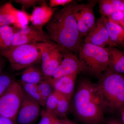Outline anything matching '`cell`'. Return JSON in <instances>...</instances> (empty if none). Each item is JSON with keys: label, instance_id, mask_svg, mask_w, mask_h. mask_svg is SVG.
I'll list each match as a JSON object with an SVG mask.
<instances>
[{"label": "cell", "instance_id": "cell-11", "mask_svg": "<svg viewBox=\"0 0 124 124\" xmlns=\"http://www.w3.org/2000/svg\"><path fill=\"white\" fill-rule=\"evenodd\" d=\"M62 53L63 56L62 62L54 71L51 78L56 79L82 72V67L77 54L63 50Z\"/></svg>", "mask_w": 124, "mask_h": 124}, {"label": "cell", "instance_id": "cell-19", "mask_svg": "<svg viewBox=\"0 0 124 124\" xmlns=\"http://www.w3.org/2000/svg\"><path fill=\"white\" fill-rule=\"evenodd\" d=\"M19 30L23 34L34 38L39 42H48L43 29L31 25V26H24Z\"/></svg>", "mask_w": 124, "mask_h": 124}, {"label": "cell", "instance_id": "cell-16", "mask_svg": "<svg viewBox=\"0 0 124 124\" xmlns=\"http://www.w3.org/2000/svg\"><path fill=\"white\" fill-rule=\"evenodd\" d=\"M106 48L109 55L108 69L124 74V52L115 47Z\"/></svg>", "mask_w": 124, "mask_h": 124}, {"label": "cell", "instance_id": "cell-23", "mask_svg": "<svg viewBox=\"0 0 124 124\" xmlns=\"http://www.w3.org/2000/svg\"><path fill=\"white\" fill-rule=\"evenodd\" d=\"M38 89L41 98V106L45 107L46 102L48 98L54 91L53 87L46 78L44 81L38 85Z\"/></svg>", "mask_w": 124, "mask_h": 124}, {"label": "cell", "instance_id": "cell-26", "mask_svg": "<svg viewBox=\"0 0 124 124\" xmlns=\"http://www.w3.org/2000/svg\"><path fill=\"white\" fill-rule=\"evenodd\" d=\"M15 81L9 74L2 73L0 75V97Z\"/></svg>", "mask_w": 124, "mask_h": 124}, {"label": "cell", "instance_id": "cell-36", "mask_svg": "<svg viewBox=\"0 0 124 124\" xmlns=\"http://www.w3.org/2000/svg\"><path fill=\"white\" fill-rule=\"evenodd\" d=\"M117 24H119V25H120L121 27H122V28H123L124 31V20H123V21H121V22H119L117 23Z\"/></svg>", "mask_w": 124, "mask_h": 124}, {"label": "cell", "instance_id": "cell-35", "mask_svg": "<svg viewBox=\"0 0 124 124\" xmlns=\"http://www.w3.org/2000/svg\"><path fill=\"white\" fill-rule=\"evenodd\" d=\"M5 62L2 56L0 55V75L2 73V70L5 66Z\"/></svg>", "mask_w": 124, "mask_h": 124}, {"label": "cell", "instance_id": "cell-8", "mask_svg": "<svg viewBox=\"0 0 124 124\" xmlns=\"http://www.w3.org/2000/svg\"><path fill=\"white\" fill-rule=\"evenodd\" d=\"M62 50L51 44L43 51L41 60V69L46 77H51L62 62Z\"/></svg>", "mask_w": 124, "mask_h": 124}, {"label": "cell", "instance_id": "cell-32", "mask_svg": "<svg viewBox=\"0 0 124 124\" xmlns=\"http://www.w3.org/2000/svg\"><path fill=\"white\" fill-rule=\"evenodd\" d=\"M111 1L116 10L124 12V0H111Z\"/></svg>", "mask_w": 124, "mask_h": 124}, {"label": "cell", "instance_id": "cell-34", "mask_svg": "<svg viewBox=\"0 0 124 124\" xmlns=\"http://www.w3.org/2000/svg\"><path fill=\"white\" fill-rule=\"evenodd\" d=\"M52 124H63L61 119L52 113Z\"/></svg>", "mask_w": 124, "mask_h": 124}, {"label": "cell", "instance_id": "cell-15", "mask_svg": "<svg viewBox=\"0 0 124 124\" xmlns=\"http://www.w3.org/2000/svg\"><path fill=\"white\" fill-rule=\"evenodd\" d=\"M2 8L6 13L12 15L15 18L16 23L13 25L14 27L19 29L28 25L30 22V15L26 11L16 8L11 1L2 5Z\"/></svg>", "mask_w": 124, "mask_h": 124}, {"label": "cell", "instance_id": "cell-25", "mask_svg": "<svg viewBox=\"0 0 124 124\" xmlns=\"http://www.w3.org/2000/svg\"><path fill=\"white\" fill-rule=\"evenodd\" d=\"M61 94L57 91H54L47 99L46 102V110L50 113H54Z\"/></svg>", "mask_w": 124, "mask_h": 124}, {"label": "cell", "instance_id": "cell-31", "mask_svg": "<svg viewBox=\"0 0 124 124\" xmlns=\"http://www.w3.org/2000/svg\"><path fill=\"white\" fill-rule=\"evenodd\" d=\"M107 18L108 20L117 23L124 20L123 12L116 10L110 16Z\"/></svg>", "mask_w": 124, "mask_h": 124}, {"label": "cell", "instance_id": "cell-13", "mask_svg": "<svg viewBox=\"0 0 124 124\" xmlns=\"http://www.w3.org/2000/svg\"><path fill=\"white\" fill-rule=\"evenodd\" d=\"M78 74L75 73L56 79L48 78L54 91L71 99L75 93L76 80Z\"/></svg>", "mask_w": 124, "mask_h": 124}, {"label": "cell", "instance_id": "cell-22", "mask_svg": "<svg viewBox=\"0 0 124 124\" xmlns=\"http://www.w3.org/2000/svg\"><path fill=\"white\" fill-rule=\"evenodd\" d=\"M22 86L24 93L30 97L38 102L40 105H41V100L38 85L28 84L22 82L21 81H18Z\"/></svg>", "mask_w": 124, "mask_h": 124}, {"label": "cell", "instance_id": "cell-38", "mask_svg": "<svg viewBox=\"0 0 124 124\" xmlns=\"http://www.w3.org/2000/svg\"><path fill=\"white\" fill-rule=\"evenodd\" d=\"M123 15H124V12H123Z\"/></svg>", "mask_w": 124, "mask_h": 124}, {"label": "cell", "instance_id": "cell-2", "mask_svg": "<svg viewBox=\"0 0 124 124\" xmlns=\"http://www.w3.org/2000/svg\"><path fill=\"white\" fill-rule=\"evenodd\" d=\"M77 3L72 0L62 8L57 9L45 27L51 39L60 47L76 54L84 42L73 15Z\"/></svg>", "mask_w": 124, "mask_h": 124}, {"label": "cell", "instance_id": "cell-17", "mask_svg": "<svg viewBox=\"0 0 124 124\" xmlns=\"http://www.w3.org/2000/svg\"><path fill=\"white\" fill-rule=\"evenodd\" d=\"M46 78L41 68L40 69L34 65L24 69L22 73L20 80L28 84L38 85Z\"/></svg>", "mask_w": 124, "mask_h": 124}, {"label": "cell", "instance_id": "cell-4", "mask_svg": "<svg viewBox=\"0 0 124 124\" xmlns=\"http://www.w3.org/2000/svg\"><path fill=\"white\" fill-rule=\"evenodd\" d=\"M51 44L40 42L23 45L0 52V55L8 59L14 70H19L41 62L42 53Z\"/></svg>", "mask_w": 124, "mask_h": 124}, {"label": "cell", "instance_id": "cell-7", "mask_svg": "<svg viewBox=\"0 0 124 124\" xmlns=\"http://www.w3.org/2000/svg\"><path fill=\"white\" fill-rule=\"evenodd\" d=\"M97 2L91 1L87 4L77 3L74 8L73 15L82 39L86 37L96 22L93 8Z\"/></svg>", "mask_w": 124, "mask_h": 124}, {"label": "cell", "instance_id": "cell-21", "mask_svg": "<svg viewBox=\"0 0 124 124\" xmlns=\"http://www.w3.org/2000/svg\"><path fill=\"white\" fill-rule=\"evenodd\" d=\"M71 99L61 94L53 114L58 118L66 117L69 110Z\"/></svg>", "mask_w": 124, "mask_h": 124}, {"label": "cell", "instance_id": "cell-18", "mask_svg": "<svg viewBox=\"0 0 124 124\" xmlns=\"http://www.w3.org/2000/svg\"><path fill=\"white\" fill-rule=\"evenodd\" d=\"M15 27L11 25L0 27V52L8 50L11 48Z\"/></svg>", "mask_w": 124, "mask_h": 124}, {"label": "cell", "instance_id": "cell-29", "mask_svg": "<svg viewBox=\"0 0 124 124\" xmlns=\"http://www.w3.org/2000/svg\"><path fill=\"white\" fill-rule=\"evenodd\" d=\"M41 119L39 124H52V113L46 110L41 111Z\"/></svg>", "mask_w": 124, "mask_h": 124}, {"label": "cell", "instance_id": "cell-37", "mask_svg": "<svg viewBox=\"0 0 124 124\" xmlns=\"http://www.w3.org/2000/svg\"><path fill=\"white\" fill-rule=\"evenodd\" d=\"M122 121L124 124V109L121 111Z\"/></svg>", "mask_w": 124, "mask_h": 124}, {"label": "cell", "instance_id": "cell-10", "mask_svg": "<svg viewBox=\"0 0 124 124\" xmlns=\"http://www.w3.org/2000/svg\"><path fill=\"white\" fill-rule=\"evenodd\" d=\"M108 19L101 15L94 26L84 40L85 43H90L102 48L108 45L109 36L107 28Z\"/></svg>", "mask_w": 124, "mask_h": 124}, {"label": "cell", "instance_id": "cell-14", "mask_svg": "<svg viewBox=\"0 0 124 124\" xmlns=\"http://www.w3.org/2000/svg\"><path fill=\"white\" fill-rule=\"evenodd\" d=\"M106 25L109 36L108 47H124V31L122 27L108 19Z\"/></svg>", "mask_w": 124, "mask_h": 124}, {"label": "cell", "instance_id": "cell-28", "mask_svg": "<svg viewBox=\"0 0 124 124\" xmlns=\"http://www.w3.org/2000/svg\"><path fill=\"white\" fill-rule=\"evenodd\" d=\"M15 2L20 5L22 7V10H26L31 8L42 4L45 1L44 0H15Z\"/></svg>", "mask_w": 124, "mask_h": 124}, {"label": "cell", "instance_id": "cell-40", "mask_svg": "<svg viewBox=\"0 0 124 124\" xmlns=\"http://www.w3.org/2000/svg\"></svg>", "mask_w": 124, "mask_h": 124}, {"label": "cell", "instance_id": "cell-20", "mask_svg": "<svg viewBox=\"0 0 124 124\" xmlns=\"http://www.w3.org/2000/svg\"><path fill=\"white\" fill-rule=\"evenodd\" d=\"M15 28L16 30L14 33L12 44L10 49L23 45L40 42L31 37L23 34L19 31V29Z\"/></svg>", "mask_w": 124, "mask_h": 124}, {"label": "cell", "instance_id": "cell-5", "mask_svg": "<svg viewBox=\"0 0 124 124\" xmlns=\"http://www.w3.org/2000/svg\"><path fill=\"white\" fill-rule=\"evenodd\" d=\"M78 54L82 72L100 78L108 69L109 55L106 47L83 42Z\"/></svg>", "mask_w": 124, "mask_h": 124}, {"label": "cell", "instance_id": "cell-12", "mask_svg": "<svg viewBox=\"0 0 124 124\" xmlns=\"http://www.w3.org/2000/svg\"><path fill=\"white\" fill-rule=\"evenodd\" d=\"M57 9V8L50 7L46 1L42 4L33 7L32 13L30 15L31 25L43 29V26L50 21Z\"/></svg>", "mask_w": 124, "mask_h": 124}, {"label": "cell", "instance_id": "cell-33", "mask_svg": "<svg viewBox=\"0 0 124 124\" xmlns=\"http://www.w3.org/2000/svg\"><path fill=\"white\" fill-rule=\"evenodd\" d=\"M15 122L9 118L0 116V124H14Z\"/></svg>", "mask_w": 124, "mask_h": 124}, {"label": "cell", "instance_id": "cell-24", "mask_svg": "<svg viewBox=\"0 0 124 124\" xmlns=\"http://www.w3.org/2000/svg\"><path fill=\"white\" fill-rule=\"evenodd\" d=\"M99 2V11L101 15L109 17L116 10L111 0H100Z\"/></svg>", "mask_w": 124, "mask_h": 124}, {"label": "cell", "instance_id": "cell-6", "mask_svg": "<svg viewBox=\"0 0 124 124\" xmlns=\"http://www.w3.org/2000/svg\"><path fill=\"white\" fill-rule=\"evenodd\" d=\"M24 92L18 81H14L0 97V116L15 122L23 97Z\"/></svg>", "mask_w": 124, "mask_h": 124}, {"label": "cell", "instance_id": "cell-1", "mask_svg": "<svg viewBox=\"0 0 124 124\" xmlns=\"http://www.w3.org/2000/svg\"><path fill=\"white\" fill-rule=\"evenodd\" d=\"M71 107L75 116L86 124H100L104 120L105 108L97 83L81 80L75 91Z\"/></svg>", "mask_w": 124, "mask_h": 124}, {"label": "cell", "instance_id": "cell-30", "mask_svg": "<svg viewBox=\"0 0 124 124\" xmlns=\"http://www.w3.org/2000/svg\"><path fill=\"white\" fill-rule=\"evenodd\" d=\"M72 1V0H50L49 6L52 8H56L59 6L65 7Z\"/></svg>", "mask_w": 124, "mask_h": 124}, {"label": "cell", "instance_id": "cell-27", "mask_svg": "<svg viewBox=\"0 0 124 124\" xmlns=\"http://www.w3.org/2000/svg\"><path fill=\"white\" fill-rule=\"evenodd\" d=\"M15 23V19L13 16L4 11L2 9V5H0V27L14 25Z\"/></svg>", "mask_w": 124, "mask_h": 124}, {"label": "cell", "instance_id": "cell-3", "mask_svg": "<svg viewBox=\"0 0 124 124\" xmlns=\"http://www.w3.org/2000/svg\"><path fill=\"white\" fill-rule=\"evenodd\" d=\"M105 109L120 111L124 109V76L111 69L106 70L97 83Z\"/></svg>", "mask_w": 124, "mask_h": 124}, {"label": "cell", "instance_id": "cell-9", "mask_svg": "<svg viewBox=\"0 0 124 124\" xmlns=\"http://www.w3.org/2000/svg\"><path fill=\"white\" fill-rule=\"evenodd\" d=\"M40 106L38 102L30 97L24 92L22 101L16 119L18 124H33L39 115Z\"/></svg>", "mask_w": 124, "mask_h": 124}, {"label": "cell", "instance_id": "cell-39", "mask_svg": "<svg viewBox=\"0 0 124 124\" xmlns=\"http://www.w3.org/2000/svg\"><path fill=\"white\" fill-rule=\"evenodd\" d=\"M73 124H75V123H73Z\"/></svg>", "mask_w": 124, "mask_h": 124}]
</instances>
